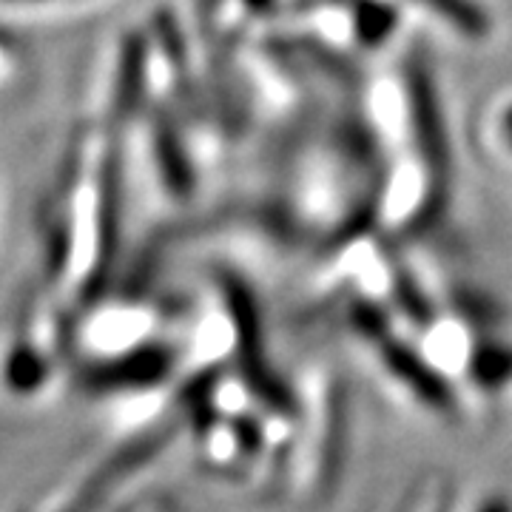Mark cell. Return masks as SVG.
I'll use <instances>...</instances> for the list:
<instances>
[{
	"label": "cell",
	"mask_w": 512,
	"mask_h": 512,
	"mask_svg": "<svg viewBox=\"0 0 512 512\" xmlns=\"http://www.w3.org/2000/svg\"><path fill=\"white\" fill-rule=\"evenodd\" d=\"M123 174H120V160L114 157L106 165L103 174V197H100V254H97V268L100 274L109 268V259L117 251V228H120V202H123Z\"/></svg>",
	"instance_id": "6da1fadb"
},
{
	"label": "cell",
	"mask_w": 512,
	"mask_h": 512,
	"mask_svg": "<svg viewBox=\"0 0 512 512\" xmlns=\"http://www.w3.org/2000/svg\"><path fill=\"white\" fill-rule=\"evenodd\" d=\"M154 151H157V163H160V171H163L165 185L177 197H185L191 191V185H194V171H191V163L185 157L177 131L165 120H157V128H154Z\"/></svg>",
	"instance_id": "7a4b0ae2"
},
{
	"label": "cell",
	"mask_w": 512,
	"mask_h": 512,
	"mask_svg": "<svg viewBox=\"0 0 512 512\" xmlns=\"http://www.w3.org/2000/svg\"><path fill=\"white\" fill-rule=\"evenodd\" d=\"M146 57L143 37H131L123 49L120 72H117V94H114V106L123 117L137 109L140 94L146 89Z\"/></svg>",
	"instance_id": "3957f363"
},
{
	"label": "cell",
	"mask_w": 512,
	"mask_h": 512,
	"mask_svg": "<svg viewBox=\"0 0 512 512\" xmlns=\"http://www.w3.org/2000/svg\"><path fill=\"white\" fill-rule=\"evenodd\" d=\"M467 373L481 393L493 396L498 390H507L512 384V348L493 345V348H478L470 356Z\"/></svg>",
	"instance_id": "277c9868"
},
{
	"label": "cell",
	"mask_w": 512,
	"mask_h": 512,
	"mask_svg": "<svg viewBox=\"0 0 512 512\" xmlns=\"http://www.w3.org/2000/svg\"><path fill=\"white\" fill-rule=\"evenodd\" d=\"M481 512H512V504L507 498H493L481 507Z\"/></svg>",
	"instance_id": "5b68a950"
}]
</instances>
